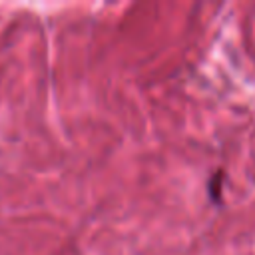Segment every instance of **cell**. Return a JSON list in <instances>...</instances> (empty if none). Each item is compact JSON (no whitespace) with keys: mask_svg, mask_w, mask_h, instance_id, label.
<instances>
[{"mask_svg":"<svg viewBox=\"0 0 255 255\" xmlns=\"http://www.w3.org/2000/svg\"><path fill=\"white\" fill-rule=\"evenodd\" d=\"M209 193H211L213 201H219V195H221V171L213 173V177L209 181Z\"/></svg>","mask_w":255,"mask_h":255,"instance_id":"1","label":"cell"}]
</instances>
